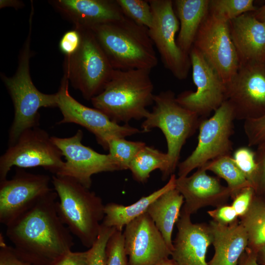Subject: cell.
Instances as JSON below:
<instances>
[{
    "label": "cell",
    "mask_w": 265,
    "mask_h": 265,
    "mask_svg": "<svg viewBox=\"0 0 265 265\" xmlns=\"http://www.w3.org/2000/svg\"><path fill=\"white\" fill-rule=\"evenodd\" d=\"M53 190L6 226L17 255L33 265H52L71 251L73 235L61 220Z\"/></svg>",
    "instance_id": "obj_1"
},
{
    "label": "cell",
    "mask_w": 265,
    "mask_h": 265,
    "mask_svg": "<svg viewBox=\"0 0 265 265\" xmlns=\"http://www.w3.org/2000/svg\"><path fill=\"white\" fill-rule=\"evenodd\" d=\"M150 72L115 69L103 91L91 99L93 106L117 124L145 119L147 107L154 104Z\"/></svg>",
    "instance_id": "obj_2"
},
{
    "label": "cell",
    "mask_w": 265,
    "mask_h": 265,
    "mask_svg": "<svg viewBox=\"0 0 265 265\" xmlns=\"http://www.w3.org/2000/svg\"><path fill=\"white\" fill-rule=\"evenodd\" d=\"M90 29L114 69L151 71L157 65L148 29L126 16Z\"/></svg>",
    "instance_id": "obj_3"
},
{
    "label": "cell",
    "mask_w": 265,
    "mask_h": 265,
    "mask_svg": "<svg viewBox=\"0 0 265 265\" xmlns=\"http://www.w3.org/2000/svg\"><path fill=\"white\" fill-rule=\"evenodd\" d=\"M52 184L59 199L56 209L61 220L84 246L91 248L105 217L101 198L69 177L53 175Z\"/></svg>",
    "instance_id": "obj_4"
},
{
    "label": "cell",
    "mask_w": 265,
    "mask_h": 265,
    "mask_svg": "<svg viewBox=\"0 0 265 265\" xmlns=\"http://www.w3.org/2000/svg\"><path fill=\"white\" fill-rule=\"evenodd\" d=\"M28 32L19 53L17 70L12 77L1 74L2 80L11 98L14 116L8 135L9 146L14 144L26 130L38 127L41 107H57V93L45 94L39 91L31 80L30 61L32 23H29Z\"/></svg>",
    "instance_id": "obj_5"
},
{
    "label": "cell",
    "mask_w": 265,
    "mask_h": 265,
    "mask_svg": "<svg viewBox=\"0 0 265 265\" xmlns=\"http://www.w3.org/2000/svg\"><path fill=\"white\" fill-rule=\"evenodd\" d=\"M171 90L154 95V106L141 124L143 132L159 129L165 137L170 170L174 172L179 164L180 153L186 140L199 128L200 117L176 101Z\"/></svg>",
    "instance_id": "obj_6"
},
{
    "label": "cell",
    "mask_w": 265,
    "mask_h": 265,
    "mask_svg": "<svg viewBox=\"0 0 265 265\" xmlns=\"http://www.w3.org/2000/svg\"><path fill=\"white\" fill-rule=\"evenodd\" d=\"M74 27L80 32L81 42L75 53L64 56V75L85 99L91 101L103 91L115 69L92 31Z\"/></svg>",
    "instance_id": "obj_7"
},
{
    "label": "cell",
    "mask_w": 265,
    "mask_h": 265,
    "mask_svg": "<svg viewBox=\"0 0 265 265\" xmlns=\"http://www.w3.org/2000/svg\"><path fill=\"white\" fill-rule=\"evenodd\" d=\"M234 120L233 108L226 101L211 117L201 120L197 146L186 159L178 164V177L188 176L193 170L209 161L231 156Z\"/></svg>",
    "instance_id": "obj_8"
},
{
    "label": "cell",
    "mask_w": 265,
    "mask_h": 265,
    "mask_svg": "<svg viewBox=\"0 0 265 265\" xmlns=\"http://www.w3.org/2000/svg\"><path fill=\"white\" fill-rule=\"evenodd\" d=\"M60 150L51 136L38 127L23 132L0 158V181L7 179L13 166L20 168L42 167L57 174L64 162Z\"/></svg>",
    "instance_id": "obj_9"
},
{
    "label": "cell",
    "mask_w": 265,
    "mask_h": 265,
    "mask_svg": "<svg viewBox=\"0 0 265 265\" xmlns=\"http://www.w3.org/2000/svg\"><path fill=\"white\" fill-rule=\"evenodd\" d=\"M153 15L149 34L164 66L177 79H186L191 67L189 55L178 46L176 34L180 23L171 0H148Z\"/></svg>",
    "instance_id": "obj_10"
},
{
    "label": "cell",
    "mask_w": 265,
    "mask_h": 265,
    "mask_svg": "<svg viewBox=\"0 0 265 265\" xmlns=\"http://www.w3.org/2000/svg\"><path fill=\"white\" fill-rule=\"evenodd\" d=\"M69 83L63 75L56 92L57 107L63 116L58 124L74 123L84 127L95 135L98 143L105 150H108L107 142L113 136L125 138L142 132L127 124L114 123L100 110L80 103L70 94Z\"/></svg>",
    "instance_id": "obj_11"
},
{
    "label": "cell",
    "mask_w": 265,
    "mask_h": 265,
    "mask_svg": "<svg viewBox=\"0 0 265 265\" xmlns=\"http://www.w3.org/2000/svg\"><path fill=\"white\" fill-rule=\"evenodd\" d=\"M52 178L35 174L17 167L12 179L0 181V222L9 225L53 189Z\"/></svg>",
    "instance_id": "obj_12"
},
{
    "label": "cell",
    "mask_w": 265,
    "mask_h": 265,
    "mask_svg": "<svg viewBox=\"0 0 265 265\" xmlns=\"http://www.w3.org/2000/svg\"><path fill=\"white\" fill-rule=\"evenodd\" d=\"M193 47L215 69L225 84L236 75L239 61L231 38L229 22L209 12L198 31Z\"/></svg>",
    "instance_id": "obj_13"
},
{
    "label": "cell",
    "mask_w": 265,
    "mask_h": 265,
    "mask_svg": "<svg viewBox=\"0 0 265 265\" xmlns=\"http://www.w3.org/2000/svg\"><path fill=\"white\" fill-rule=\"evenodd\" d=\"M189 55L196 90L184 91L176 99L180 105L200 117L207 116L226 101V84L197 49L192 47Z\"/></svg>",
    "instance_id": "obj_14"
},
{
    "label": "cell",
    "mask_w": 265,
    "mask_h": 265,
    "mask_svg": "<svg viewBox=\"0 0 265 265\" xmlns=\"http://www.w3.org/2000/svg\"><path fill=\"white\" fill-rule=\"evenodd\" d=\"M226 86V101L235 119L245 121L265 114V62L240 64Z\"/></svg>",
    "instance_id": "obj_15"
},
{
    "label": "cell",
    "mask_w": 265,
    "mask_h": 265,
    "mask_svg": "<svg viewBox=\"0 0 265 265\" xmlns=\"http://www.w3.org/2000/svg\"><path fill=\"white\" fill-rule=\"evenodd\" d=\"M81 130L69 137L51 136L66 161L56 175L71 178L90 188L92 176L97 173L119 171L120 168L109 154H102L82 144Z\"/></svg>",
    "instance_id": "obj_16"
},
{
    "label": "cell",
    "mask_w": 265,
    "mask_h": 265,
    "mask_svg": "<svg viewBox=\"0 0 265 265\" xmlns=\"http://www.w3.org/2000/svg\"><path fill=\"white\" fill-rule=\"evenodd\" d=\"M123 234L129 265H153L171 255L162 234L147 212L127 224Z\"/></svg>",
    "instance_id": "obj_17"
},
{
    "label": "cell",
    "mask_w": 265,
    "mask_h": 265,
    "mask_svg": "<svg viewBox=\"0 0 265 265\" xmlns=\"http://www.w3.org/2000/svg\"><path fill=\"white\" fill-rule=\"evenodd\" d=\"M175 188L182 195L184 204L182 210L191 215L207 206L225 204L231 194L227 186L208 175L202 167L189 176L176 178Z\"/></svg>",
    "instance_id": "obj_18"
},
{
    "label": "cell",
    "mask_w": 265,
    "mask_h": 265,
    "mask_svg": "<svg viewBox=\"0 0 265 265\" xmlns=\"http://www.w3.org/2000/svg\"><path fill=\"white\" fill-rule=\"evenodd\" d=\"M190 216L181 210L171 259L177 265H208L206 257L212 242L209 225L193 223Z\"/></svg>",
    "instance_id": "obj_19"
},
{
    "label": "cell",
    "mask_w": 265,
    "mask_h": 265,
    "mask_svg": "<svg viewBox=\"0 0 265 265\" xmlns=\"http://www.w3.org/2000/svg\"><path fill=\"white\" fill-rule=\"evenodd\" d=\"M49 2L74 27L91 29L125 16L116 0H52Z\"/></svg>",
    "instance_id": "obj_20"
},
{
    "label": "cell",
    "mask_w": 265,
    "mask_h": 265,
    "mask_svg": "<svg viewBox=\"0 0 265 265\" xmlns=\"http://www.w3.org/2000/svg\"><path fill=\"white\" fill-rule=\"evenodd\" d=\"M229 26L239 65L265 62V24L246 13L230 21Z\"/></svg>",
    "instance_id": "obj_21"
},
{
    "label": "cell",
    "mask_w": 265,
    "mask_h": 265,
    "mask_svg": "<svg viewBox=\"0 0 265 265\" xmlns=\"http://www.w3.org/2000/svg\"><path fill=\"white\" fill-rule=\"evenodd\" d=\"M209 225L214 252L208 265H237L248 244L243 225L238 220L229 225L211 220Z\"/></svg>",
    "instance_id": "obj_22"
},
{
    "label": "cell",
    "mask_w": 265,
    "mask_h": 265,
    "mask_svg": "<svg viewBox=\"0 0 265 265\" xmlns=\"http://www.w3.org/2000/svg\"><path fill=\"white\" fill-rule=\"evenodd\" d=\"M210 0H175L173 1L180 22L176 39L180 48L189 54L198 31L209 11Z\"/></svg>",
    "instance_id": "obj_23"
},
{
    "label": "cell",
    "mask_w": 265,
    "mask_h": 265,
    "mask_svg": "<svg viewBox=\"0 0 265 265\" xmlns=\"http://www.w3.org/2000/svg\"><path fill=\"white\" fill-rule=\"evenodd\" d=\"M176 176H170L167 183L161 188L151 194L143 196L128 206L116 203L105 205V217L102 222L104 225L122 231L124 227L131 221L147 212L150 205L165 192L175 188Z\"/></svg>",
    "instance_id": "obj_24"
},
{
    "label": "cell",
    "mask_w": 265,
    "mask_h": 265,
    "mask_svg": "<svg viewBox=\"0 0 265 265\" xmlns=\"http://www.w3.org/2000/svg\"><path fill=\"white\" fill-rule=\"evenodd\" d=\"M184 204L183 196L174 188L159 197L147 211L171 252L173 249V229L180 216Z\"/></svg>",
    "instance_id": "obj_25"
},
{
    "label": "cell",
    "mask_w": 265,
    "mask_h": 265,
    "mask_svg": "<svg viewBox=\"0 0 265 265\" xmlns=\"http://www.w3.org/2000/svg\"><path fill=\"white\" fill-rule=\"evenodd\" d=\"M129 169L133 179L139 183L146 182L152 172L159 169L162 179L165 180L171 174L167 153L148 146H144L131 162Z\"/></svg>",
    "instance_id": "obj_26"
},
{
    "label": "cell",
    "mask_w": 265,
    "mask_h": 265,
    "mask_svg": "<svg viewBox=\"0 0 265 265\" xmlns=\"http://www.w3.org/2000/svg\"><path fill=\"white\" fill-rule=\"evenodd\" d=\"M255 196L249 210L239 221L248 236L247 247L257 251L265 245V202Z\"/></svg>",
    "instance_id": "obj_27"
},
{
    "label": "cell",
    "mask_w": 265,
    "mask_h": 265,
    "mask_svg": "<svg viewBox=\"0 0 265 265\" xmlns=\"http://www.w3.org/2000/svg\"><path fill=\"white\" fill-rule=\"evenodd\" d=\"M201 167L223 179L227 184V186L231 191L232 199L243 188L252 187L237 167L231 156H225L212 160Z\"/></svg>",
    "instance_id": "obj_28"
},
{
    "label": "cell",
    "mask_w": 265,
    "mask_h": 265,
    "mask_svg": "<svg viewBox=\"0 0 265 265\" xmlns=\"http://www.w3.org/2000/svg\"><path fill=\"white\" fill-rule=\"evenodd\" d=\"M107 144L108 154L120 170L129 169L132 159L146 146L143 142L129 141L118 136L111 137Z\"/></svg>",
    "instance_id": "obj_29"
},
{
    "label": "cell",
    "mask_w": 265,
    "mask_h": 265,
    "mask_svg": "<svg viewBox=\"0 0 265 265\" xmlns=\"http://www.w3.org/2000/svg\"><path fill=\"white\" fill-rule=\"evenodd\" d=\"M253 0H210L209 12L229 22L243 14L255 12L257 8Z\"/></svg>",
    "instance_id": "obj_30"
},
{
    "label": "cell",
    "mask_w": 265,
    "mask_h": 265,
    "mask_svg": "<svg viewBox=\"0 0 265 265\" xmlns=\"http://www.w3.org/2000/svg\"><path fill=\"white\" fill-rule=\"evenodd\" d=\"M125 16L134 23L149 29L153 23V15L148 0H116Z\"/></svg>",
    "instance_id": "obj_31"
},
{
    "label": "cell",
    "mask_w": 265,
    "mask_h": 265,
    "mask_svg": "<svg viewBox=\"0 0 265 265\" xmlns=\"http://www.w3.org/2000/svg\"><path fill=\"white\" fill-rule=\"evenodd\" d=\"M232 158L255 191L258 171L256 153L248 147H241L234 152Z\"/></svg>",
    "instance_id": "obj_32"
},
{
    "label": "cell",
    "mask_w": 265,
    "mask_h": 265,
    "mask_svg": "<svg viewBox=\"0 0 265 265\" xmlns=\"http://www.w3.org/2000/svg\"><path fill=\"white\" fill-rule=\"evenodd\" d=\"M116 229L101 224L98 238L88 249V265H106L107 242Z\"/></svg>",
    "instance_id": "obj_33"
},
{
    "label": "cell",
    "mask_w": 265,
    "mask_h": 265,
    "mask_svg": "<svg viewBox=\"0 0 265 265\" xmlns=\"http://www.w3.org/2000/svg\"><path fill=\"white\" fill-rule=\"evenodd\" d=\"M106 265H129L122 231L115 230L106 247Z\"/></svg>",
    "instance_id": "obj_34"
},
{
    "label": "cell",
    "mask_w": 265,
    "mask_h": 265,
    "mask_svg": "<svg viewBox=\"0 0 265 265\" xmlns=\"http://www.w3.org/2000/svg\"><path fill=\"white\" fill-rule=\"evenodd\" d=\"M243 128L248 146H258L265 140V114L258 118L244 121Z\"/></svg>",
    "instance_id": "obj_35"
},
{
    "label": "cell",
    "mask_w": 265,
    "mask_h": 265,
    "mask_svg": "<svg viewBox=\"0 0 265 265\" xmlns=\"http://www.w3.org/2000/svg\"><path fill=\"white\" fill-rule=\"evenodd\" d=\"M81 40L80 30L73 27V28L66 31L62 36L59 43V49L65 56L71 55L79 48Z\"/></svg>",
    "instance_id": "obj_36"
},
{
    "label": "cell",
    "mask_w": 265,
    "mask_h": 265,
    "mask_svg": "<svg viewBox=\"0 0 265 265\" xmlns=\"http://www.w3.org/2000/svg\"><path fill=\"white\" fill-rule=\"evenodd\" d=\"M255 195L254 189L249 186L242 189L233 198L231 206L240 218L248 211Z\"/></svg>",
    "instance_id": "obj_37"
},
{
    "label": "cell",
    "mask_w": 265,
    "mask_h": 265,
    "mask_svg": "<svg viewBox=\"0 0 265 265\" xmlns=\"http://www.w3.org/2000/svg\"><path fill=\"white\" fill-rule=\"evenodd\" d=\"M207 212L212 220L222 225H229L238 220V217L231 205H222Z\"/></svg>",
    "instance_id": "obj_38"
},
{
    "label": "cell",
    "mask_w": 265,
    "mask_h": 265,
    "mask_svg": "<svg viewBox=\"0 0 265 265\" xmlns=\"http://www.w3.org/2000/svg\"><path fill=\"white\" fill-rule=\"evenodd\" d=\"M0 265H33L19 257L14 248L7 245L0 236Z\"/></svg>",
    "instance_id": "obj_39"
},
{
    "label": "cell",
    "mask_w": 265,
    "mask_h": 265,
    "mask_svg": "<svg viewBox=\"0 0 265 265\" xmlns=\"http://www.w3.org/2000/svg\"><path fill=\"white\" fill-rule=\"evenodd\" d=\"M52 265H88V250L83 252L70 251Z\"/></svg>",
    "instance_id": "obj_40"
},
{
    "label": "cell",
    "mask_w": 265,
    "mask_h": 265,
    "mask_svg": "<svg viewBox=\"0 0 265 265\" xmlns=\"http://www.w3.org/2000/svg\"><path fill=\"white\" fill-rule=\"evenodd\" d=\"M256 160L258 171L255 193L259 191L265 192V151H257Z\"/></svg>",
    "instance_id": "obj_41"
},
{
    "label": "cell",
    "mask_w": 265,
    "mask_h": 265,
    "mask_svg": "<svg viewBox=\"0 0 265 265\" xmlns=\"http://www.w3.org/2000/svg\"><path fill=\"white\" fill-rule=\"evenodd\" d=\"M237 265H260L257 260V251L247 247Z\"/></svg>",
    "instance_id": "obj_42"
},
{
    "label": "cell",
    "mask_w": 265,
    "mask_h": 265,
    "mask_svg": "<svg viewBox=\"0 0 265 265\" xmlns=\"http://www.w3.org/2000/svg\"><path fill=\"white\" fill-rule=\"evenodd\" d=\"M24 6L23 2L19 0H0V7H13L16 9H18Z\"/></svg>",
    "instance_id": "obj_43"
},
{
    "label": "cell",
    "mask_w": 265,
    "mask_h": 265,
    "mask_svg": "<svg viewBox=\"0 0 265 265\" xmlns=\"http://www.w3.org/2000/svg\"><path fill=\"white\" fill-rule=\"evenodd\" d=\"M252 13L258 21L265 24V3L255 12Z\"/></svg>",
    "instance_id": "obj_44"
},
{
    "label": "cell",
    "mask_w": 265,
    "mask_h": 265,
    "mask_svg": "<svg viewBox=\"0 0 265 265\" xmlns=\"http://www.w3.org/2000/svg\"><path fill=\"white\" fill-rule=\"evenodd\" d=\"M257 260L259 264L265 265V245L258 249Z\"/></svg>",
    "instance_id": "obj_45"
},
{
    "label": "cell",
    "mask_w": 265,
    "mask_h": 265,
    "mask_svg": "<svg viewBox=\"0 0 265 265\" xmlns=\"http://www.w3.org/2000/svg\"><path fill=\"white\" fill-rule=\"evenodd\" d=\"M153 265H177L172 259H167Z\"/></svg>",
    "instance_id": "obj_46"
},
{
    "label": "cell",
    "mask_w": 265,
    "mask_h": 265,
    "mask_svg": "<svg viewBox=\"0 0 265 265\" xmlns=\"http://www.w3.org/2000/svg\"><path fill=\"white\" fill-rule=\"evenodd\" d=\"M257 151H265V140L258 146Z\"/></svg>",
    "instance_id": "obj_47"
}]
</instances>
